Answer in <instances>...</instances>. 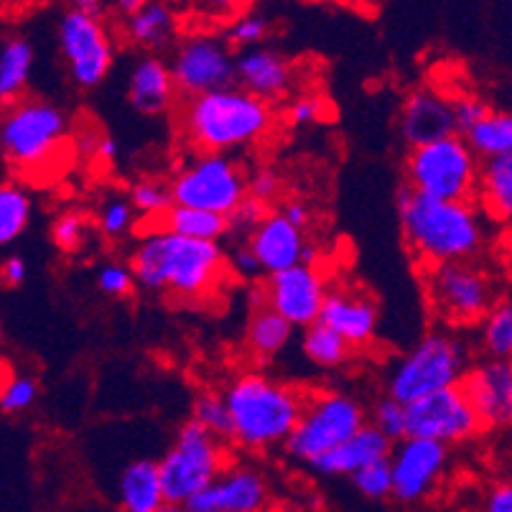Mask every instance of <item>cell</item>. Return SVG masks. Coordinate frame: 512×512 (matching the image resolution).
Instances as JSON below:
<instances>
[{"label": "cell", "instance_id": "29", "mask_svg": "<svg viewBox=\"0 0 512 512\" xmlns=\"http://www.w3.org/2000/svg\"><path fill=\"white\" fill-rule=\"evenodd\" d=\"M293 327L281 316L265 309L263 304L255 306L245 329V347L250 355L260 362H271L291 344Z\"/></svg>", "mask_w": 512, "mask_h": 512}, {"label": "cell", "instance_id": "42", "mask_svg": "<svg viewBox=\"0 0 512 512\" xmlns=\"http://www.w3.org/2000/svg\"><path fill=\"white\" fill-rule=\"evenodd\" d=\"M271 34V21L263 13H242L230 26V41L240 49H255Z\"/></svg>", "mask_w": 512, "mask_h": 512}, {"label": "cell", "instance_id": "39", "mask_svg": "<svg viewBox=\"0 0 512 512\" xmlns=\"http://www.w3.org/2000/svg\"><path fill=\"white\" fill-rule=\"evenodd\" d=\"M39 400V380L31 375H11L0 383V411L8 416L26 413Z\"/></svg>", "mask_w": 512, "mask_h": 512}, {"label": "cell", "instance_id": "1", "mask_svg": "<svg viewBox=\"0 0 512 512\" xmlns=\"http://www.w3.org/2000/svg\"><path fill=\"white\" fill-rule=\"evenodd\" d=\"M128 268L133 283L143 291L194 304L214 296L227 265L220 242L186 240L161 227H151L133 248Z\"/></svg>", "mask_w": 512, "mask_h": 512}, {"label": "cell", "instance_id": "20", "mask_svg": "<svg viewBox=\"0 0 512 512\" xmlns=\"http://www.w3.org/2000/svg\"><path fill=\"white\" fill-rule=\"evenodd\" d=\"M400 138L408 148L426 146L441 138L456 136L451 100L434 87H418L406 97L398 115Z\"/></svg>", "mask_w": 512, "mask_h": 512}, {"label": "cell", "instance_id": "56", "mask_svg": "<svg viewBox=\"0 0 512 512\" xmlns=\"http://www.w3.org/2000/svg\"><path fill=\"white\" fill-rule=\"evenodd\" d=\"M158 512H192L189 507H179V505H164Z\"/></svg>", "mask_w": 512, "mask_h": 512}, {"label": "cell", "instance_id": "2", "mask_svg": "<svg viewBox=\"0 0 512 512\" xmlns=\"http://www.w3.org/2000/svg\"><path fill=\"white\" fill-rule=\"evenodd\" d=\"M398 217L408 250L426 268L474 263L487 245V225L474 202H439L400 186Z\"/></svg>", "mask_w": 512, "mask_h": 512}, {"label": "cell", "instance_id": "11", "mask_svg": "<svg viewBox=\"0 0 512 512\" xmlns=\"http://www.w3.org/2000/svg\"><path fill=\"white\" fill-rule=\"evenodd\" d=\"M426 293L431 309L446 324H479L500 301V283L477 263H449L426 268Z\"/></svg>", "mask_w": 512, "mask_h": 512}, {"label": "cell", "instance_id": "15", "mask_svg": "<svg viewBox=\"0 0 512 512\" xmlns=\"http://www.w3.org/2000/svg\"><path fill=\"white\" fill-rule=\"evenodd\" d=\"M451 451L444 444L426 439H400L388 456L393 497L400 505H418L428 500L449 472Z\"/></svg>", "mask_w": 512, "mask_h": 512}, {"label": "cell", "instance_id": "46", "mask_svg": "<svg viewBox=\"0 0 512 512\" xmlns=\"http://www.w3.org/2000/svg\"><path fill=\"white\" fill-rule=\"evenodd\" d=\"M283 192V179L278 176L276 169L271 166H260L253 174L248 176V197L255 199V202L271 207Z\"/></svg>", "mask_w": 512, "mask_h": 512}, {"label": "cell", "instance_id": "36", "mask_svg": "<svg viewBox=\"0 0 512 512\" xmlns=\"http://www.w3.org/2000/svg\"><path fill=\"white\" fill-rule=\"evenodd\" d=\"M90 230L92 225L90 220H87V214L77 212V209H64V212H59L57 217L51 220L49 235L59 253L74 255L90 242Z\"/></svg>", "mask_w": 512, "mask_h": 512}, {"label": "cell", "instance_id": "37", "mask_svg": "<svg viewBox=\"0 0 512 512\" xmlns=\"http://www.w3.org/2000/svg\"><path fill=\"white\" fill-rule=\"evenodd\" d=\"M138 214L136 209L130 207L128 197L120 194H110L105 202L100 204L97 212V230L107 237V240H123L130 232L136 230Z\"/></svg>", "mask_w": 512, "mask_h": 512}, {"label": "cell", "instance_id": "52", "mask_svg": "<svg viewBox=\"0 0 512 512\" xmlns=\"http://www.w3.org/2000/svg\"><path fill=\"white\" fill-rule=\"evenodd\" d=\"M95 161H102V164H115V161H118V143H115V138L110 136L97 138Z\"/></svg>", "mask_w": 512, "mask_h": 512}, {"label": "cell", "instance_id": "34", "mask_svg": "<svg viewBox=\"0 0 512 512\" xmlns=\"http://www.w3.org/2000/svg\"><path fill=\"white\" fill-rule=\"evenodd\" d=\"M482 349L490 360L510 362L512 355V304L500 299L482 319Z\"/></svg>", "mask_w": 512, "mask_h": 512}, {"label": "cell", "instance_id": "31", "mask_svg": "<svg viewBox=\"0 0 512 512\" xmlns=\"http://www.w3.org/2000/svg\"><path fill=\"white\" fill-rule=\"evenodd\" d=\"M156 227L171 232V235L186 237V240H204V242H220L227 235V220L220 214L202 212L192 207H171L164 214V220Z\"/></svg>", "mask_w": 512, "mask_h": 512}, {"label": "cell", "instance_id": "14", "mask_svg": "<svg viewBox=\"0 0 512 512\" xmlns=\"http://www.w3.org/2000/svg\"><path fill=\"white\" fill-rule=\"evenodd\" d=\"M482 434V423L472 411L462 388H446L406 406V436L444 444L446 449L467 444Z\"/></svg>", "mask_w": 512, "mask_h": 512}, {"label": "cell", "instance_id": "21", "mask_svg": "<svg viewBox=\"0 0 512 512\" xmlns=\"http://www.w3.org/2000/svg\"><path fill=\"white\" fill-rule=\"evenodd\" d=\"M235 82L240 90L271 105L291 92L293 64L268 46L242 49L235 57Z\"/></svg>", "mask_w": 512, "mask_h": 512}, {"label": "cell", "instance_id": "9", "mask_svg": "<svg viewBox=\"0 0 512 512\" xmlns=\"http://www.w3.org/2000/svg\"><path fill=\"white\" fill-rule=\"evenodd\" d=\"M367 423L360 398L344 390H321L304 400L301 416L283 449L296 462L311 464L355 436Z\"/></svg>", "mask_w": 512, "mask_h": 512}, {"label": "cell", "instance_id": "33", "mask_svg": "<svg viewBox=\"0 0 512 512\" xmlns=\"http://www.w3.org/2000/svg\"><path fill=\"white\" fill-rule=\"evenodd\" d=\"M301 349H304L306 360L314 367H321V370H337V367L347 365L349 355H352L349 344L339 334H334L332 329L324 327L321 321L304 329Z\"/></svg>", "mask_w": 512, "mask_h": 512}, {"label": "cell", "instance_id": "24", "mask_svg": "<svg viewBox=\"0 0 512 512\" xmlns=\"http://www.w3.org/2000/svg\"><path fill=\"white\" fill-rule=\"evenodd\" d=\"M174 79L169 62L156 54L138 59L128 72V102L141 115H164L174 105Z\"/></svg>", "mask_w": 512, "mask_h": 512}, {"label": "cell", "instance_id": "26", "mask_svg": "<svg viewBox=\"0 0 512 512\" xmlns=\"http://www.w3.org/2000/svg\"><path fill=\"white\" fill-rule=\"evenodd\" d=\"M125 36L138 49L156 54L174 41L176 13L166 3L141 0V6L125 16Z\"/></svg>", "mask_w": 512, "mask_h": 512}, {"label": "cell", "instance_id": "41", "mask_svg": "<svg viewBox=\"0 0 512 512\" xmlns=\"http://www.w3.org/2000/svg\"><path fill=\"white\" fill-rule=\"evenodd\" d=\"M349 479H352V487H355L365 500H372V502L390 500V492H393V477H390L388 459L360 469V472H355Z\"/></svg>", "mask_w": 512, "mask_h": 512}, {"label": "cell", "instance_id": "5", "mask_svg": "<svg viewBox=\"0 0 512 512\" xmlns=\"http://www.w3.org/2000/svg\"><path fill=\"white\" fill-rule=\"evenodd\" d=\"M469 367L472 352L467 342L449 329H434L393 362L385 377V390L400 406H411L439 390L459 388Z\"/></svg>", "mask_w": 512, "mask_h": 512}, {"label": "cell", "instance_id": "49", "mask_svg": "<svg viewBox=\"0 0 512 512\" xmlns=\"http://www.w3.org/2000/svg\"><path fill=\"white\" fill-rule=\"evenodd\" d=\"M479 512H512V484L495 482L484 492Z\"/></svg>", "mask_w": 512, "mask_h": 512}, {"label": "cell", "instance_id": "13", "mask_svg": "<svg viewBox=\"0 0 512 512\" xmlns=\"http://www.w3.org/2000/svg\"><path fill=\"white\" fill-rule=\"evenodd\" d=\"M169 72L174 90L189 100L235 85V54L220 36L192 34L176 44Z\"/></svg>", "mask_w": 512, "mask_h": 512}, {"label": "cell", "instance_id": "55", "mask_svg": "<svg viewBox=\"0 0 512 512\" xmlns=\"http://www.w3.org/2000/svg\"><path fill=\"white\" fill-rule=\"evenodd\" d=\"M268 512H304V510H301V507H296V505H276V507H271Z\"/></svg>", "mask_w": 512, "mask_h": 512}, {"label": "cell", "instance_id": "10", "mask_svg": "<svg viewBox=\"0 0 512 512\" xmlns=\"http://www.w3.org/2000/svg\"><path fill=\"white\" fill-rule=\"evenodd\" d=\"M169 192L176 207H192L227 217L248 197V176L230 156L197 153L174 171Z\"/></svg>", "mask_w": 512, "mask_h": 512}, {"label": "cell", "instance_id": "48", "mask_svg": "<svg viewBox=\"0 0 512 512\" xmlns=\"http://www.w3.org/2000/svg\"><path fill=\"white\" fill-rule=\"evenodd\" d=\"M225 265H230L232 273L240 278H255L260 273L258 260L250 253L248 242L245 240H237V245L230 250V255H225Z\"/></svg>", "mask_w": 512, "mask_h": 512}, {"label": "cell", "instance_id": "19", "mask_svg": "<svg viewBox=\"0 0 512 512\" xmlns=\"http://www.w3.org/2000/svg\"><path fill=\"white\" fill-rule=\"evenodd\" d=\"M319 321L324 327L349 344V349L367 347L377 337L380 327V306L370 293L362 288L337 286L329 288L327 299L321 304Z\"/></svg>", "mask_w": 512, "mask_h": 512}, {"label": "cell", "instance_id": "6", "mask_svg": "<svg viewBox=\"0 0 512 512\" xmlns=\"http://www.w3.org/2000/svg\"><path fill=\"white\" fill-rule=\"evenodd\" d=\"M69 115L44 97H21L0 110V156L21 174H41L62 156Z\"/></svg>", "mask_w": 512, "mask_h": 512}, {"label": "cell", "instance_id": "8", "mask_svg": "<svg viewBox=\"0 0 512 512\" xmlns=\"http://www.w3.org/2000/svg\"><path fill=\"white\" fill-rule=\"evenodd\" d=\"M156 464L166 505L186 507V502L209 487L227 467L225 441L189 418L181 423L171 446Z\"/></svg>", "mask_w": 512, "mask_h": 512}, {"label": "cell", "instance_id": "54", "mask_svg": "<svg viewBox=\"0 0 512 512\" xmlns=\"http://www.w3.org/2000/svg\"><path fill=\"white\" fill-rule=\"evenodd\" d=\"M138 6H141V0H120V3H115V6H113V11L123 13V18H125V16H130V13L136 11Z\"/></svg>", "mask_w": 512, "mask_h": 512}, {"label": "cell", "instance_id": "18", "mask_svg": "<svg viewBox=\"0 0 512 512\" xmlns=\"http://www.w3.org/2000/svg\"><path fill=\"white\" fill-rule=\"evenodd\" d=\"M462 393L477 413L482 431H500L512 423V365L505 360H484L467 370Z\"/></svg>", "mask_w": 512, "mask_h": 512}, {"label": "cell", "instance_id": "12", "mask_svg": "<svg viewBox=\"0 0 512 512\" xmlns=\"http://www.w3.org/2000/svg\"><path fill=\"white\" fill-rule=\"evenodd\" d=\"M57 44L69 79L79 90H95L113 72L115 46L105 21L69 8L57 23Z\"/></svg>", "mask_w": 512, "mask_h": 512}, {"label": "cell", "instance_id": "45", "mask_svg": "<svg viewBox=\"0 0 512 512\" xmlns=\"http://www.w3.org/2000/svg\"><path fill=\"white\" fill-rule=\"evenodd\" d=\"M451 110H454V130L456 136H467L469 130L490 113V102H484L477 95H462L451 100Z\"/></svg>", "mask_w": 512, "mask_h": 512}, {"label": "cell", "instance_id": "40", "mask_svg": "<svg viewBox=\"0 0 512 512\" xmlns=\"http://www.w3.org/2000/svg\"><path fill=\"white\" fill-rule=\"evenodd\" d=\"M367 423H370L375 431H380L385 439L398 444L400 439H406V406H400L398 400L385 395V398H380L375 406H372L370 421Z\"/></svg>", "mask_w": 512, "mask_h": 512}, {"label": "cell", "instance_id": "7", "mask_svg": "<svg viewBox=\"0 0 512 512\" xmlns=\"http://www.w3.org/2000/svg\"><path fill=\"white\" fill-rule=\"evenodd\" d=\"M479 161L462 136H449L408 151L406 184L411 192L439 202H472L477 197Z\"/></svg>", "mask_w": 512, "mask_h": 512}, {"label": "cell", "instance_id": "22", "mask_svg": "<svg viewBox=\"0 0 512 512\" xmlns=\"http://www.w3.org/2000/svg\"><path fill=\"white\" fill-rule=\"evenodd\" d=\"M248 248L260 265V273H281L301 265L306 235L286 222L276 209L265 214V220L248 235Z\"/></svg>", "mask_w": 512, "mask_h": 512}, {"label": "cell", "instance_id": "30", "mask_svg": "<svg viewBox=\"0 0 512 512\" xmlns=\"http://www.w3.org/2000/svg\"><path fill=\"white\" fill-rule=\"evenodd\" d=\"M34 220V197L21 181H0V248H8Z\"/></svg>", "mask_w": 512, "mask_h": 512}, {"label": "cell", "instance_id": "38", "mask_svg": "<svg viewBox=\"0 0 512 512\" xmlns=\"http://www.w3.org/2000/svg\"><path fill=\"white\" fill-rule=\"evenodd\" d=\"M192 421L220 441H230V413H227L222 393L217 390H204L194 398Z\"/></svg>", "mask_w": 512, "mask_h": 512}, {"label": "cell", "instance_id": "35", "mask_svg": "<svg viewBox=\"0 0 512 512\" xmlns=\"http://www.w3.org/2000/svg\"><path fill=\"white\" fill-rule=\"evenodd\" d=\"M130 207L136 209L138 217L148 222H161L164 214L174 207V199H171L169 184L161 179H141L130 186L128 194Z\"/></svg>", "mask_w": 512, "mask_h": 512}, {"label": "cell", "instance_id": "32", "mask_svg": "<svg viewBox=\"0 0 512 512\" xmlns=\"http://www.w3.org/2000/svg\"><path fill=\"white\" fill-rule=\"evenodd\" d=\"M472 153L482 161L512 153V115L505 110H490L467 136H462Z\"/></svg>", "mask_w": 512, "mask_h": 512}, {"label": "cell", "instance_id": "50", "mask_svg": "<svg viewBox=\"0 0 512 512\" xmlns=\"http://www.w3.org/2000/svg\"><path fill=\"white\" fill-rule=\"evenodd\" d=\"M276 212L281 214L283 220L291 222V225L301 232H304L311 222V207L304 202V199H286V202H283Z\"/></svg>", "mask_w": 512, "mask_h": 512}, {"label": "cell", "instance_id": "53", "mask_svg": "<svg viewBox=\"0 0 512 512\" xmlns=\"http://www.w3.org/2000/svg\"><path fill=\"white\" fill-rule=\"evenodd\" d=\"M72 8L79 13H85V16L97 18V21H105V13L110 6H107V3H102V0H77Z\"/></svg>", "mask_w": 512, "mask_h": 512}, {"label": "cell", "instance_id": "4", "mask_svg": "<svg viewBox=\"0 0 512 512\" xmlns=\"http://www.w3.org/2000/svg\"><path fill=\"white\" fill-rule=\"evenodd\" d=\"M181 133L199 153L227 156L268 138L276 113L268 102L248 95L237 85L207 95L189 97L181 105Z\"/></svg>", "mask_w": 512, "mask_h": 512}, {"label": "cell", "instance_id": "51", "mask_svg": "<svg viewBox=\"0 0 512 512\" xmlns=\"http://www.w3.org/2000/svg\"><path fill=\"white\" fill-rule=\"evenodd\" d=\"M26 278H29V265H26V260L21 258V255H8L3 263H0V283H6V286H21V283H26Z\"/></svg>", "mask_w": 512, "mask_h": 512}, {"label": "cell", "instance_id": "16", "mask_svg": "<svg viewBox=\"0 0 512 512\" xmlns=\"http://www.w3.org/2000/svg\"><path fill=\"white\" fill-rule=\"evenodd\" d=\"M327 278L314 265H293L288 271L265 278L260 304L288 321L293 329H306L319 321L321 304L327 299Z\"/></svg>", "mask_w": 512, "mask_h": 512}, {"label": "cell", "instance_id": "43", "mask_svg": "<svg viewBox=\"0 0 512 512\" xmlns=\"http://www.w3.org/2000/svg\"><path fill=\"white\" fill-rule=\"evenodd\" d=\"M271 212V207L255 202V199L245 197L230 214H227V235H235L237 240H248L250 232L265 220V214Z\"/></svg>", "mask_w": 512, "mask_h": 512}, {"label": "cell", "instance_id": "25", "mask_svg": "<svg viewBox=\"0 0 512 512\" xmlns=\"http://www.w3.org/2000/svg\"><path fill=\"white\" fill-rule=\"evenodd\" d=\"M118 507L123 512H158L166 505L156 459H133L125 464L115 487Z\"/></svg>", "mask_w": 512, "mask_h": 512}, {"label": "cell", "instance_id": "44", "mask_svg": "<svg viewBox=\"0 0 512 512\" xmlns=\"http://www.w3.org/2000/svg\"><path fill=\"white\" fill-rule=\"evenodd\" d=\"M95 283L105 296H110V299H125V296H130L133 288H136L133 273H130L128 265L115 263V260H110V263L97 268Z\"/></svg>", "mask_w": 512, "mask_h": 512}, {"label": "cell", "instance_id": "27", "mask_svg": "<svg viewBox=\"0 0 512 512\" xmlns=\"http://www.w3.org/2000/svg\"><path fill=\"white\" fill-rule=\"evenodd\" d=\"M36 49L26 36L13 34L0 41V110L21 100L31 82Z\"/></svg>", "mask_w": 512, "mask_h": 512}, {"label": "cell", "instance_id": "23", "mask_svg": "<svg viewBox=\"0 0 512 512\" xmlns=\"http://www.w3.org/2000/svg\"><path fill=\"white\" fill-rule=\"evenodd\" d=\"M390 451H393V441H388L370 423H365L355 436H349L344 444H339L329 454L319 456L309 467L321 477H352L370 464L385 462Z\"/></svg>", "mask_w": 512, "mask_h": 512}, {"label": "cell", "instance_id": "17", "mask_svg": "<svg viewBox=\"0 0 512 512\" xmlns=\"http://www.w3.org/2000/svg\"><path fill=\"white\" fill-rule=\"evenodd\" d=\"M186 507L192 512H268L273 507L271 482L260 469L230 464Z\"/></svg>", "mask_w": 512, "mask_h": 512}, {"label": "cell", "instance_id": "47", "mask_svg": "<svg viewBox=\"0 0 512 512\" xmlns=\"http://www.w3.org/2000/svg\"><path fill=\"white\" fill-rule=\"evenodd\" d=\"M329 113V102L324 97L316 95H301L293 97V102L288 105V123L296 125V128H306V125L321 123Z\"/></svg>", "mask_w": 512, "mask_h": 512}, {"label": "cell", "instance_id": "3", "mask_svg": "<svg viewBox=\"0 0 512 512\" xmlns=\"http://www.w3.org/2000/svg\"><path fill=\"white\" fill-rule=\"evenodd\" d=\"M230 413V441L248 451H268L286 444L299 421L306 395L296 385L265 372L235 375L222 390Z\"/></svg>", "mask_w": 512, "mask_h": 512}, {"label": "cell", "instance_id": "28", "mask_svg": "<svg viewBox=\"0 0 512 512\" xmlns=\"http://www.w3.org/2000/svg\"><path fill=\"white\" fill-rule=\"evenodd\" d=\"M477 197L482 212L495 222H510L512 217V153L487 158L479 164Z\"/></svg>", "mask_w": 512, "mask_h": 512}]
</instances>
